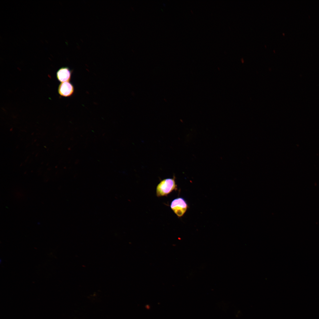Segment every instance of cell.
<instances>
[{
	"label": "cell",
	"mask_w": 319,
	"mask_h": 319,
	"mask_svg": "<svg viewBox=\"0 0 319 319\" xmlns=\"http://www.w3.org/2000/svg\"><path fill=\"white\" fill-rule=\"evenodd\" d=\"M71 71L68 67H62L59 69L56 73L58 80L61 82H69L72 74Z\"/></svg>",
	"instance_id": "4"
},
{
	"label": "cell",
	"mask_w": 319,
	"mask_h": 319,
	"mask_svg": "<svg viewBox=\"0 0 319 319\" xmlns=\"http://www.w3.org/2000/svg\"><path fill=\"white\" fill-rule=\"evenodd\" d=\"M74 91V87L69 82H61L58 88V93L62 97H71L73 95Z\"/></svg>",
	"instance_id": "3"
},
{
	"label": "cell",
	"mask_w": 319,
	"mask_h": 319,
	"mask_svg": "<svg viewBox=\"0 0 319 319\" xmlns=\"http://www.w3.org/2000/svg\"><path fill=\"white\" fill-rule=\"evenodd\" d=\"M175 177L168 178L162 180L157 185L156 193L158 197L166 196L173 191L177 189Z\"/></svg>",
	"instance_id": "1"
},
{
	"label": "cell",
	"mask_w": 319,
	"mask_h": 319,
	"mask_svg": "<svg viewBox=\"0 0 319 319\" xmlns=\"http://www.w3.org/2000/svg\"><path fill=\"white\" fill-rule=\"evenodd\" d=\"M188 207L186 201L181 197L175 199L171 202L170 204L171 209L178 216L180 217L184 215Z\"/></svg>",
	"instance_id": "2"
}]
</instances>
